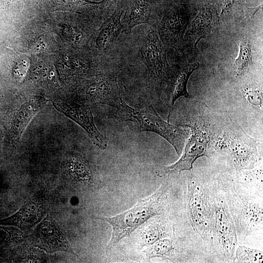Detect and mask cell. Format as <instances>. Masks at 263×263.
<instances>
[{"label": "cell", "mask_w": 263, "mask_h": 263, "mask_svg": "<svg viewBox=\"0 0 263 263\" xmlns=\"http://www.w3.org/2000/svg\"><path fill=\"white\" fill-rule=\"evenodd\" d=\"M44 214V209L39 203L34 200H29L13 215L0 220V224L27 229L37 225Z\"/></svg>", "instance_id": "7c38bea8"}, {"label": "cell", "mask_w": 263, "mask_h": 263, "mask_svg": "<svg viewBox=\"0 0 263 263\" xmlns=\"http://www.w3.org/2000/svg\"><path fill=\"white\" fill-rule=\"evenodd\" d=\"M150 12L149 0H133L130 12L122 23L123 32L130 33L135 26L148 23Z\"/></svg>", "instance_id": "e0dca14e"}, {"label": "cell", "mask_w": 263, "mask_h": 263, "mask_svg": "<svg viewBox=\"0 0 263 263\" xmlns=\"http://www.w3.org/2000/svg\"><path fill=\"white\" fill-rule=\"evenodd\" d=\"M186 19L179 10L168 12L158 26L159 37L165 45L177 49L181 41L186 27Z\"/></svg>", "instance_id": "8fae6325"}, {"label": "cell", "mask_w": 263, "mask_h": 263, "mask_svg": "<svg viewBox=\"0 0 263 263\" xmlns=\"http://www.w3.org/2000/svg\"><path fill=\"white\" fill-rule=\"evenodd\" d=\"M244 94L248 101L255 105H260L262 103V93L258 89H246Z\"/></svg>", "instance_id": "603a6c76"}, {"label": "cell", "mask_w": 263, "mask_h": 263, "mask_svg": "<svg viewBox=\"0 0 263 263\" xmlns=\"http://www.w3.org/2000/svg\"><path fill=\"white\" fill-rule=\"evenodd\" d=\"M171 233V231L167 230L161 222L152 223L148 225L143 233V244L152 245L159 240L169 236Z\"/></svg>", "instance_id": "ffe728a7"}, {"label": "cell", "mask_w": 263, "mask_h": 263, "mask_svg": "<svg viewBox=\"0 0 263 263\" xmlns=\"http://www.w3.org/2000/svg\"><path fill=\"white\" fill-rule=\"evenodd\" d=\"M152 245L147 252L149 258L159 257L163 260H172L175 253V247L172 240L164 238Z\"/></svg>", "instance_id": "d6986e66"}, {"label": "cell", "mask_w": 263, "mask_h": 263, "mask_svg": "<svg viewBox=\"0 0 263 263\" xmlns=\"http://www.w3.org/2000/svg\"><path fill=\"white\" fill-rule=\"evenodd\" d=\"M53 104L56 110L82 128L94 144L101 149H106L108 139L98 130L88 106L72 101L53 102Z\"/></svg>", "instance_id": "9c48e42d"}, {"label": "cell", "mask_w": 263, "mask_h": 263, "mask_svg": "<svg viewBox=\"0 0 263 263\" xmlns=\"http://www.w3.org/2000/svg\"><path fill=\"white\" fill-rule=\"evenodd\" d=\"M53 11L81 12L95 9L102 6L104 1L95 2L89 0H46Z\"/></svg>", "instance_id": "ac0fdd59"}, {"label": "cell", "mask_w": 263, "mask_h": 263, "mask_svg": "<svg viewBox=\"0 0 263 263\" xmlns=\"http://www.w3.org/2000/svg\"><path fill=\"white\" fill-rule=\"evenodd\" d=\"M191 132L182 155L174 164L165 168L166 173H180L184 170L192 171L193 164L199 157L207 155L208 139L207 134L196 125L189 126Z\"/></svg>", "instance_id": "30bf717a"}, {"label": "cell", "mask_w": 263, "mask_h": 263, "mask_svg": "<svg viewBox=\"0 0 263 263\" xmlns=\"http://www.w3.org/2000/svg\"><path fill=\"white\" fill-rule=\"evenodd\" d=\"M215 15L213 8L205 5L188 26L185 38L196 46L199 40L205 37L213 26Z\"/></svg>", "instance_id": "9a60e30c"}, {"label": "cell", "mask_w": 263, "mask_h": 263, "mask_svg": "<svg viewBox=\"0 0 263 263\" xmlns=\"http://www.w3.org/2000/svg\"><path fill=\"white\" fill-rule=\"evenodd\" d=\"M1 136L0 134V148H1Z\"/></svg>", "instance_id": "d4e9b609"}, {"label": "cell", "mask_w": 263, "mask_h": 263, "mask_svg": "<svg viewBox=\"0 0 263 263\" xmlns=\"http://www.w3.org/2000/svg\"><path fill=\"white\" fill-rule=\"evenodd\" d=\"M123 12L121 9L117 7L97 31L94 44L98 51L104 52L110 49L123 32V27L121 21Z\"/></svg>", "instance_id": "4fadbf2b"}, {"label": "cell", "mask_w": 263, "mask_h": 263, "mask_svg": "<svg viewBox=\"0 0 263 263\" xmlns=\"http://www.w3.org/2000/svg\"><path fill=\"white\" fill-rule=\"evenodd\" d=\"M86 97L94 104L117 108L123 100L115 74L100 72L85 87Z\"/></svg>", "instance_id": "ba28073f"}, {"label": "cell", "mask_w": 263, "mask_h": 263, "mask_svg": "<svg viewBox=\"0 0 263 263\" xmlns=\"http://www.w3.org/2000/svg\"><path fill=\"white\" fill-rule=\"evenodd\" d=\"M47 102L44 97L34 95L21 105L15 114L12 124L13 133L17 140L20 138L33 117L45 106Z\"/></svg>", "instance_id": "5bb4252c"}, {"label": "cell", "mask_w": 263, "mask_h": 263, "mask_svg": "<svg viewBox=\"0 0 263 263\" xmlns=\"http://www.w3.org/2000/svg\"><path fill=\"white\" fill-rule=\"evenodd\" d=\"M241 0H225L221 14H222L227 11Z\"/></svg>", "instance_id": "cb8c5ba5"}, {"label": "cell", "mask_w": 263, "mask_h": 263, "mask_svg": "<svg viewBox=\"0 0 263 263\" xmlns=\"http://www.w3.org/2000/svg\"><path fill=\"white\" fill-rule=\"evenodd\" d=\"M239 53L235 60L237 73L241 74L249 66L251 61V46L248 40H244L239 43Z\"/></svg>", "instance_id": "44dd1931"}, {"label": "cell", "mask_w": 263, "mask_h": 263, "mask_svg": "<svg viewBox=\"0 0 263 263\" xmlns=\"http://www.w3.org/2000/svg\"><path fill=\"white\" fill-rule=\"evenodd\" d=\"M166 188L161 186L149 197L139 200L130 209L111 217L99 218L109 223L113 232L106 249L112 248L125 237H128L137 227L151 217L163 213L167 205Z\"/></svg>", "instance_id": "7a4b0ae2"}, {"label": "cell", "mask_w": 263, "mask_h": 263, "mask_svg": "<svg viewBox=\"0 0 263 263\" xmlns=\"http://www.w3.org/2000/svg\"><path fill=\"white\" fill-rule=\"evenodd\" d=\"M114 116L120 121L132 123L130 128L136 132H151L167 140L179 154L188 135L184 128L169 124L161 118L151 105L143 109L133 108L123 100L115 108Z\"/></svg>", "instance_id": "6da1fadb"}, {"label": "cell", "mask_w": 263, "mask_h": 263, "mask_svg": "<svg viewBox=\"0 0 263 263\" xmlns=\"http://www.w3.org/2000/svg\"><path fill=\"white\" fill-rule=\"evenodd\" d=\"M140 52L148 70L149 80L161 85L168 83L171 72L168 62L164 45L159 36L150 30L143 38Z\"/></svg>", "instance_id": "5b68a950"}, {"label": "cell", "mask_w": 263, "mask_h": 263, "mask_svg": "<svg viewBox=\"0 0 263 263\" xmlns=\"http://www.w3.org/2000/svg\"><path fill=\"white\" fill-rule=\"evenodd\" d=\"M210 197V239L226 261L234 260L238 240L236 229L223 196L216 192Z\"/></svg>", "instance_id": "3957f363"}, {"label": "cell", "mask_w": 263, "mask_h": 263, "mask_svg": "<svg viewBox=\"0 0 263 263\" xmlns=\"http://www.w3.org/2000/svg\"><path fill=\"white\" fill-rule=\"evenodd\" d=\"M33 244L37 247L52 253L63 251L77 255L57 223L47 215L33 229L30 236Z\"/></svg>", "instance_id": "8992f818"}, {"label": "cell", "mask_w": 263, "mask_h": 263, "mask_svg": "<svg viewBox=\"0 0 263 263\" xmlns=\"http://www.w3.org/2000/svg\"><path fill=\"white\" fill-rule=\"evenodd\" d=\"M263 258L262 251L240 245L236 249L234 262L260 263L262 262Z\"/></svg>", "instance_id": "7402d4cb"}, {"label": "cell", "mask_w": 263, "mask_h": 263, "mask_svg": "<svg viewBox=\"0 0 263 263\" xmlns=\"http://www.w3.org/2000/svg\"><path fill=\"white\" fill-rule=\"evenodd\" d=\"M191 175L187 196L188 217L194 230L206 242L210 239L211 234L209 191Z\"/></svg>", "instance_id": "277c9868"}, {"label": "cell", "mask_w": 263, "mask_h": 263, "mask_svg": "<svg viewBox=\"0 0 263 263\" xmlns=\"http://www.w3.org/2000/svg\"><path fill=\"white\" fill-rule=\"evenodd\" d=\"M229 207L239 233H250L263 224V205L255 199L236 195Z\"/></svg>", "instance_id": "52a82bcc"}, {"label": "cell", "mask_w": 263, "mask_h": 263, "mask_svg": "<svg viewBox=\"0 0 263 263\" xmlns=\"http://www.w3.org/2000/svg\"><path fill=\"white\" fill-rule=\"evenodd\" d=\"M198 62L188 64L177 71L172 72L168 85L170 87L171 98L169 116L173 105L179 97L185 96L188 97L187 83L192 73L199 67Z\"/></svg>", "instance_id": "2e32d148"}]
</instances>
